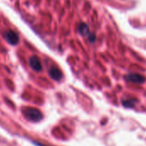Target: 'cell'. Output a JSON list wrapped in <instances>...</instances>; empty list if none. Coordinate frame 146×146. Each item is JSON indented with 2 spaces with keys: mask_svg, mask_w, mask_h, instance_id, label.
Here are the masks:
<instances>
[{
  "mask_svg": "<svg viewBox=\"0 0 146 146\" xmlns=\"http://www.w3.org/2000/svg\"><path fill=\"white\" fill-rule=\"evenodd\" d=\"M26 116L31 121H40L42 119V113L35 108H29L26 112Z\"/></svg>",
  "mask_w": 146,
  "mask_h": 146,
  "instance_id": "6da1fadb",
  "label": "cell"
},
{
  "mask_svg": "<svg viewBox=\"0 0 146 146\" xmlns=\"http://www.w3.org/2000/svg\"><path fill=\"white\" fill-rule=\"evenodd\" d=\"M29 62H30V65H31V67H33V68H34V69H35L36 70H40V68H41V64H40V60H39L37 58H30Z\"/></svg>",
  "mask_w": 146,
  "mask_h": 146,
  "instance_id": "7a4b0ae2",
  "label": "cell"
},
{
  "mask_svg": "<svg viewBox=\"0 0 146 146\" xmlns=\"http://www.w3.org/2000/svg\"><path fill=\"white\" fill-rule=\"evenodd\" d=\"M6 39H7V40L10 43H12V44H15L18 40L17 35L15 33H13V32H8L6 34Z\"/></svg>",
  "mask_w": 146,
  "mask_h": 146,
  "instance_id": "3957f363",
  "label": "cell"
},
{
  "mask_svg": "<svg viewBox=\"0 0 146 146\" xmlns=\"http://www.w3.org/2000/svg\"><path fill=\"white\" fill-rule=\"evenodd\" d=\"M35 144H36L37 146H45V145H42V144H40V143H36Z\"/></svg>",
  "mask_w": 146,
  "mask_h": 146,
  "instance_id": "277c9868",
  "label": "cell"
}]
</instances>
